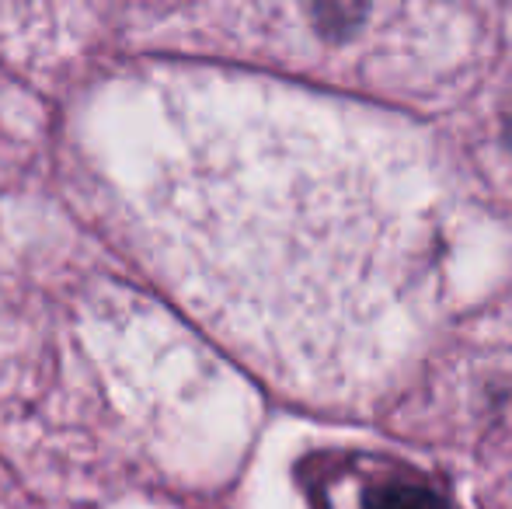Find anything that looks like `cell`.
Instances as JSON below:
<instances>
[{
	"instance_id": "1",
	"label": "cell",
	"mask_w": 512,
	"mask_h": 509,
	"mask_svg": "<svg viewBox=\"0 0 512 509\" xmlns=\"http://www.w3.org/2000/svg\"><path fill=\"white\" fill-rule=\"evenodd\" d=\"M446 192L405 157L276 143L196 171L175 272L206 321L321 405L377 394L446 304Z\"/></svg>"
},
{
	"instance_id": "2",
	"label": "cell",
	"mask_w": 512,
	"mask_h": 509,
	"mask_svg": "<svg viewBox=\"0 0 512 509\" xmlns=\"http://www.w3.org/2000/svg\"><path fill=\"white\" fill-rule=\"evenodd\" d=\"M310 7H314V21L321 35L342 42L359 32L366 11H370V0H310Z\"/></svg>"
},
{
	"instance_id": "3",
	"label": "cell",
	"mask_w": 512,
	"mask_h": 509,
	"mask_svg": "<svg viewBox=\"0 0 512 509\" xmlns=\"http://www.w3.org/2000/svg\"><path fill=\"white\" fill-rule=\"evenodd\" d=\"M506 143L512 147V116H509V123H506Z\"/></svg>"
}]
</instances>
